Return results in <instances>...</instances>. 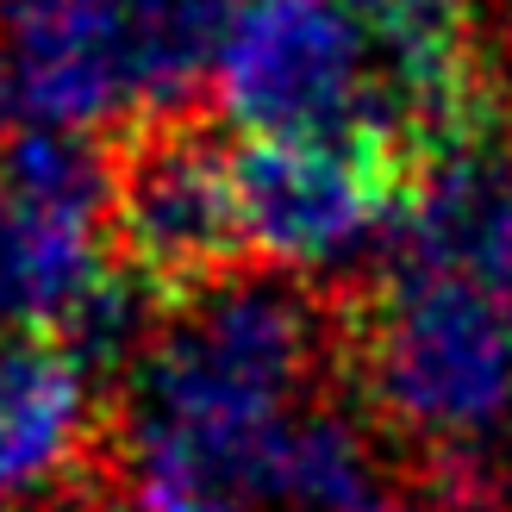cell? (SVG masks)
Here are the masks:
<instances>
[{
    "instance_id": "7a4b0ae2",
    "label": "cell",
    "mask_w": 512,
    "mask_h": 512,
    "mask_svg": "<svg viewBox=\"0 0 512 512\" xmlns=\"http://www.w3.org/2000/svg\"><path fill=\"white\" fill-rule=\"evenodd\" d=\"M338 356L363 406L425 450L431 481L481 475L512 406V306L450 269H381L338 313Z\"/></svg>"
},
{
    "instance_id": "9a60e30c",
    "label": "cell",
    "mask_w": 512,
    "mask_h": 512,
    "mask_svg": "<svg viewBox=\"0 0 512 512\" xmlns=\"http://www.w3.org/2000/svg\"><path fill=\"white\" fill-rule=\"evenodd\" d=\"M375 512H431V506H413V500H381Z\"/></svg>"
},
{
    "instance_id": "8992f818",
    "label": "cell",
    "mask_w": 512,
    "mask_h": 512,
    "mask_svg": "<svg viewBox=\"0 0 512 512\" xmlns=\"http://www.w3.org/2000/svg\"><path fill=\"white\" fill-rule=\"evenodd\" d=\"M0 69L13 107L57 132L100 138V125L138 113L119 0H0Z\"/></svg>"
},
{
    "instance_id": "ba28073f",
    "label": "cell",
    "mask_w": 512,
    "mask_h": 512,
    "mask_svg": "<svg viewBox=\"0 0 512 512\" xmlns=\"http://www.w3.org/2000/svg\"><path fill=\"white\" fill-rule=\"evenodd\" d=\"M100 388L57 338L0 331V500L32 506L69 488L94 444Z\"/></svg>"
},
{
    "instance_id": "30bf717a",
    "label": "cell",
    "mask_w": 512,
    "mask_h": 512,
    "mask_svg": "<svg viewBox=\"0 0 512 512\" xmlns=\"http://www.w3.org/2000/svg\"><path fill=\"white\" fill-rule=\"evenodd\" d=\"M132 38V82L144 119L200 113L244 0H119Z\"/></svg>"
},
{
    "instance_id": "9c48e42d",
    "label": "cell",
    "mask_w": 512,
    "mask_h": 512,
    "mask_svg": "<svg viewBox=\"0 0 512 512\" xmlns=\"http://www.w3.org/2000/svg\"><path fill=\"white\" fill-rule=\"evenodd\" d=\"M107 219L0 188V331L57 338V325L107 275Z\"/></svg>"
},
{
    "instance_id": "277c9868",
    "label": "cell",
    "mask_w": 512,
    "mask_h": 512,
    "mask_svg": "<svg viewBox=\"0 0 512 512\" xmlns=\"http://www.w3.org/2000/svg\"><path fill=\"white\" fill-rule=\"evenodd\" d=\"M113 244L132 269H144L169 300L244 269V219L232 157L200 113L138 119L113 144Z\"/></svg>"
},
{
    "instance_id": "5b68a950",
    "label": "cell",
    "mask_w": 512,
    "mask_h": 512,
    "mask_svg": "<svg viewBox=\"0 0 512 512\" xmlns=\"http://www.w3.org/2000/svg\"><path fill=\"white\" fill-rule=\"evenodd\" d=\"M238 219L250 250L288 275L350 269L388 250L406 182L363 144L331 138H250L232 157Z\"/></svg>"
},
{
    "instance_id": "7c38bea8",
    "label": "cell",
    "mask_w": 512,
    "mask_h": 512,
    "mask_svg": "<svg viewBox=\"0 0 512 512\" xmlns=\"http://www.w3.org/2000/svg\"><path fill=\"white\" fill-rule=\"evenodd\" d=\"M344 13L381 44L394 69H463L475 0H344Z\"/></svg>"
},
{
    "instance_id": "4fadbf2b",
    "label": "cell",
    "mask_w": 512,
    "mask_h": 512,
    "mask_svg": "<svg viewBox=\"0 0 512 512\" xmlns=\"http://www.w3.org/2000/svg\"><path fill=\"white\" fill-rule=\"evenodd\" d=\"M119 512H238V500L188 488V481H144V475H132V481H125Z\"/></svg>"
},
{
    "instance_id": "8fae6325",
    "label": "cell",
    "mask_w": 512,
    "mask_h": 512,
    "mask_svg": "<svg viewBox=\"0 0 512 512\" xmlns=\"http://www.w3.org/2000/svg\"><path fill=\"white\" fill-rule=\"evenodd\" d=\"M256 500H275L288 512H375L381 481L369 438L331 406H306L281 425Z\"/></svg>"
},
{
    "instance_id": "3957f363",
    "label": "cell",
    "mask_w": 512,
    "mask_h": 512,
    "mask_svg": "<svg viewBox=\"0 0 512 512\" xmlns=\"http://www.w3.org/2000/svg\"><path fill=\"white\" fill-rule=\"evenodd\" d=\"M213 88L256 138L363 144L375 100L369 32L344 0H244Z\"/></svg>"
},
{
    "instance_id": "52a82bcc",
    "label": "cell",
    "mask_w": 512,
    "mask_h": 512,
    "mask_svg": "<svg viewBox=\"0 0 512 512\" xmlns=\"http://www.w3.org/2000/svg\"><path fill=\"white\" fill-rule=\"evenodd\" d=\"M381 269H450L512 306V132L488 125L400 200Z\"/></svg>"
},
{
    "instance_id": "5bb4252c",
    "label": "cell",
    "mask_w": 512,
    "mask_h": 512,
    "mask_svg": "<svg viewBox=\"0 0 512 512\" xmlns=\"http://www.w3.org/2000/svg\"><path fill=\"white\" fill-rule=\"evenodd\" d=\"M7 119H13V88H7V69H0V144H7Z\"/></svg>"
},
{
    "instance_id": "6da1fadb",
    "label": "cell",
    "mask_w": 512,
    "mask_h": 512,
    "mask_svg": "<svg viewBox=\"0 0 512 512\" xmlns=\"http://www.w3.org/2000/svg\"><path fill=\"white\" fill-rule=\"evenodd\" d=\"M331 344L338 319L288 269H238L169 300L157 344L119 388L125 469L225 500L256 494Z\"/></svg>"
}]
</instances>
